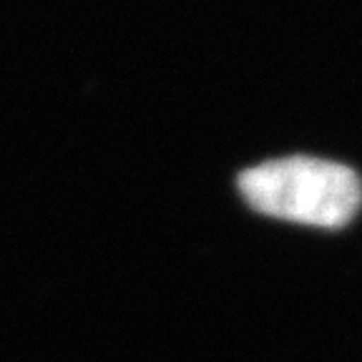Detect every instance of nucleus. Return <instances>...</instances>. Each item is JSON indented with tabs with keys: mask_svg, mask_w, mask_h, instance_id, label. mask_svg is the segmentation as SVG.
Returning <instances> with one entry per match:
<instances>
[{
	"mask_svg": "<svg viewBox=\"0 0 362 362\" xmlns=\"http://www.w3.org/2000/svg\"><path fill=\"white\" fill-rule=\"evenodd\" d=\"M239 192L257 211L312 226H342L362 204L360 176L334 161L287 156L239 176Z\"/></svg>",
	"mask_w": 362,
	"mask_h": 362,
	"instance_id": "nucleus-1",
	"label": "nucleus"
}]
</instances>
